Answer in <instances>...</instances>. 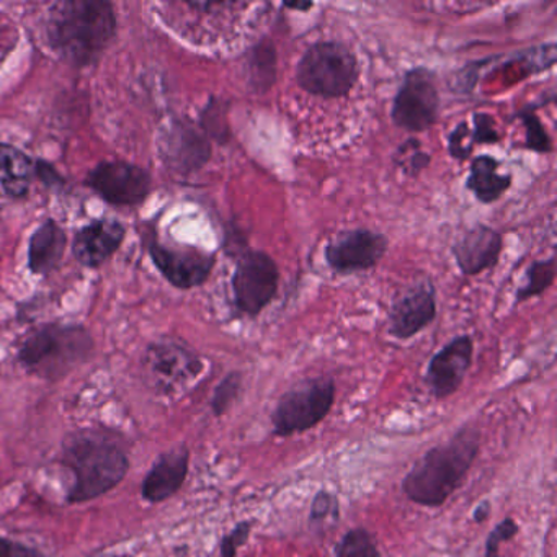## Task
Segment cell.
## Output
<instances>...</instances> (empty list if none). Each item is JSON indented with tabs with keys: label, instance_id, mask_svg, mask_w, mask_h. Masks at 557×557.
<instances>
[{
	"label": "cell",
	"instance_id": "34",
	"mask_svg": "<svg viewBox=\"0 0 557 557\" xmlns=\"http://www.w3.org/2000/svg\"><path fill=\"white\" fill-rule=\"evenodd\" d=\"M38 178L45 182L48 187H57V185H63V178L58 174L57 169L51 168L48 162L37 161V172H35Z\"/></svg>",
	"mask_w": 557,
	"mask_h": 557
},
{
	"label": "cell",
	"instance_id": "1",
	"mask_svg": "<svg viewBox=\"0 0 557 557\" xmlns=\"http://www.w3.org/2000/svg\"><path fill=\"white\" fill-rule=\"evenodd\" d=\"M115 35V9L106 0H63L48 12V44L73 66L97 63Z\"/></svg>",
	"mask_w": 557,
	"mask_h": 557
},
{
	"label": "cell",
	"instance_id": "25",
	"mask_svg": "<svg viewBox=\"0 0 557 557\" xmlns=\"http://www.w3.org/2000/svg\"><path fill=\"white\" fill-rule=\"evenodd\" d=\"M518 115H520L524 129H527L524 148L531 149V151L534 152H540V154H547V152L553 151V141H550L549 135H547L543 122L537 119L536 113L533 112V109L521 110Z\"/></svg>",
	"mask_w": 557,
	"mask_h": 557
},
{
	"label": "cell",
	"instance_id": "17",
	"mask_svg": "<svg viewBox=\"0 0 557 557\" xmlns=\"http://www.w3.org/2000/svg\"><path fill=\"white\" fill-rule=\"evenodd\" d=\"M188 469H190V451L187 446H178L162 453L143 479V498L151 504H161L174 497L184 487Z\"/></svg>",
	"mask_w": 557,
	"mask_h": 557
},
{
	"label": "cell",
	"instance_id": "19",
	"mask_svg": "<svg viewBox=\"0 0 557 557\" xmlns=\"http://www.w3.org/2000/svg\"><path fill=\"white\" fill-rule=\"evenodd\" d=\"M498 168L500 164L492 156L484 154L472 159L466 188L481 203L491 205L500 200L502 195L511 187L513 178L510 174H500Z\"/></svg>",
	"mask_w": 557,
	"mask_h": 557
},
{
	"label": "cell",
	"instance_id": "23",
	"mask_svg": "<svg viewBox=\"0 0 557 557\" xmlns=\"http://www.w3.org/2000/svg\"><path fill=\"white\" fill-rule=\"evenodd\" d=\"M554 278H556V259L549 257L547 260H536L528 267L524 285L518 288L515 299L517 302H524L527 299L540 296L553 285Z\"/></svg>",
	"mask_w": 557,
	"mask_h": 557
},
{
	"label": "cell",
	"instance_id": "29",
	"mask_svg": "<svg viewBox=\"0 0 557 557\" xmlns=\"http://www.w3.org/2000/svg\"><path fill=\"white\" fill-rule=\"evenodd\" d=\"M474 149V143H472L471 129L466 125L465 122L459 123L448 139V151L451 158L458 159V161H466L469 156L472 154Z\"/></svg>",
	"mask_w": 557,
	"mask_h": 557
},
{
	"label": "cell",
	"instance_id": "16",
	"mask_svg": "<svg viewBox=\"0 0 557 557\" xmlns=\"http://www.w3.org/2000/svg\"><path fill=\"white\" fill-rule=\"evenodd\" d=\"M125 224L116 220H97L77 231L73 256L81 265L97 269L109 262L125 240Z\"/></svg>",
	"mask_w": 557,
	"mask_h": 557
},
{
	"label": "cell",
	"instance_id": "10",
	"mask_svg": "<svg viewBox=\"0 0 557 557\" xmlns=\"http://www.w3.org/2000/svg\"><path fill=\"white\" fill-rule=\"evenodd\" d=\"M86 184L102 200L115 207L141 205L152 190L151 174L126 161L100 162L87 175Z\"/></svg>",
	"mask_w": 557,
	"mask_h": 557
},
{
	"label": "cell",
	"instance_id": "20",
	"mask_svg": "<svg viewBox=\"0 0 557 557\" xmlns=\"http://www.w3.org/2000/svg\"><path fill=\"white\" fill-rule=\"evenodd\" d=\"M0 172L5 194L12 198H24L30 190V177L37 172V161L15 146L0 143Z\"/></svg>",
	"mask_w": 557,
	"mask_h": 557
},
{
	"label": "cell",
	"instance_id": "31",
	"mask_svg": "<svg viewBox=\"0 0 557 557\" xmlns=\"http://www.w3.org/2000/svg\"><path fill=\"white\" fill-rule=\"evenodd\" d=\"M250 531H252V523L250 521H240L233 528L231 533L221 540L220 553L221 557H236L237 549L249 540Z\"/></svg>",
	"mask_w": 557,
	"mask_h": 557
},
{
	"label": "cell",
	"instance_id": "18",
	"mask_svg": "<svg viewBox=\"0 0 557 557\" xmlns=\"http://www.w3.org/2000/svg\"><path fill=\"white\" fill-rule=\"evenodd\" d=\"M67 236L54 220H47L32 234L28 243V269L34 275L48 276L61 265Z\"/></svg>",
	"mask_w": 557,
	"mask_h": 557
},
{
	"label": "cell",
	"instance_id": "9",
	"mask_svg": "<svg viewBox=\"0 0 557 557\" xmlns=\"http://www.w3.org/2000/svg\"><path fill=\"white\" fill-rule=\"evenodd\" d=\"M280 270L262 250H246L234 270V306L240 314L257 318L278 293Z\"/></svg>",
	"mask_w": 557,
	"mask_h": 557
},
{
	"label": "cell",
	"instance_id": "8",
	"mask_svg": "<svg viewBox=\"0 0 557 557\" xmlns=\"http://www.w3.org/2000/svg\"><path fill=\"white\" fill-rule=\"evenodd\" d=\"M440 115L438 81L426 67H413L404 76L394 97L391 119L397 128L423 133L435 125Z\"/></svg>",
	"mask_w": 557,
	"mask_h": 557
},
{
	"label": "cell",
	"instance_id": "24",
	"mask_svg": "<svg viewBox=\"0 0 557 557\" xmlns=\"http://www.w3.org/2000/svg\"><path fill=\"white\" fill-rule=\"evenodd\" d=\"M334 557H383L376 540L367 528H351L342 536L334 549Z\"/></svg>",
	"mask_w": 557,
	"mask_h": 557
},
{
	"label": "cell",
	"instance_id": "15",
	"mask_svg": "<svg viewBox=\"0 0 557 557\" xmlns=\"http://www.w3.org/2000/svg\"><path fill=\"white\" fill-rule=\"evenodd\" d=\"M504 249V237L487 224L466 230L453 244L451 253L462 275L474 276L497 265Z\"/></svg>",
	"mask_w": 557,
	"mask_h": 557
},
{
	"label": "cell",
	"instance_id": "14",
	"mask_svg": "<svg viewBox=\"0 0 557 557\" xmlns=\"http://www.w3.org/2000/svg\"><path fill=\"white\" fill-rule=\"evenodd\" d=\"M474 342L469 335H459L436 351L426 367L425 381L436 399L453 396L461 386L472 364Z\"/></svg>",
	"mask_w": 557,
	"mask_h": 557
},
{
	"label": "cell",
	"instance_id": "11",
	"mask_svg": "<svg viewBox=\"0 0 557 557\" xmlns=\"http://www.w3.org/2000/svg\"><path fill=\"white\" fill-rule=\"evenodd\" d=\"M149 257L156 269L172 286L194 289L205 285L216 265V257L197 247L178 246L152 239L148 246Z\"/></svg>",
	"mask_w": 557,
	"mask_h": 557
},
{
	"label": "cell",
	"instance_id": "27",
	"mask_svg": "<svg viewBox=\"0 0 557 557\" xmlns=\"http://www.w3.org/2000/svg\"><path fill=\"white\" fill-rule=\"evenodd\" d=\"M396 162L406 174L417 175L429 168L430 156L420 151L419 141H407L406 145L397 151Z\"/></svg>",
	"mask_w": 557,
	"mask_h": 557
},
{
	"label": "cell",
	"instance_id": "30",
	"mask_svg": "<svg viewBox=\"0 0 557 557\" xmlns=\"http://www.w3.org/2000/svg\"><path fill=\"white\" fill-rule=\"evenodd\" d=\"M517 521L513 518H505L502 520L494 530L491 531V534L487 536V541H485V557H502L498 556V546L505 541H510L511 537H515V534L518 533Z\"/></svg>",
	"mask_w": 557,
	"mask_h": 557
},
{
	"label": "cell",
	"instance_id": "28",
	"mask_svg": "<svg viewBox=\"0 0 557 557\" xmlns=\"http://www.w3.org/2000/svg\"><path fill=\"white\" fill-rule=\"evenodd\" d=\"M338 517V500L332 492L319 491L315 494L311 505V513H309V523L311 527H322L327 520H334Z\"/></svg>",
	"mask_w": 557,
	"mask_h": 557
},
{
	"label": "cell",
	"instance_id": "26",
	"mask_svg": "<svg viewBox=\"0 0 557 557\" xmlns=\"http://www.w3.org/2000/svg\"><path fill=\"white\" fill-rule=\"evenodd\" d=\"M240 387H243V374L239 371H233L218 384L213 399H211V409H213L214 416L221 417L230 412L231 407L239 397Z\"/></svg>",
	"mask_w": 557,
	"mask_h": 557
},
{
	"label": "cell",
	"instance_id": "33",
	"mask_svg": "<svg viewBox=\"0 0 557 557\" xmlns=\"http://www.w3.org/2000/svg\"><path fill=\"white\" fill-rule=\"evenodd\" d=\"M0 557H45V554L21 541L0 536Z\"/></svg>",
	"mask_w": 557,
	"mask_h": 557
},
{
	"label": "cell",
	"instance_id": "6",
	"mask_svg": "<svg viewBox=\"0 0 557 557\" xmlns=\"http://www.w3.org/2000/svg\"><path fill=\"white\" fill-rule=\"evenodd\" d=\"M335 403V383L331 376L309 377L295 384L280 397L272 413L276 436L298 435L318 426Z\"/></svg>",
	"mask_w": 557,
	"mask_h": 557
},
{
	"label": "cell",
	"instance_id": "13",
	"mask_svg": "<svg viewBox=\"0 0 557 557\" xmlns=\"http://www.w3.org/2000/svg\"><path fill=\"white\" fill-rule=\"evenodd\" d=\"M436 318V289L429 278L409 286L393 302L387 332L397 341H409L429 327Z\"/></svg>",
	"mask_w": 557,
	"mask_h": 557
},
{
	"label": "cell",
	"instance_id": "35",
	"mask_svg": "<svg viewBox=\"0 0 557 557\" xmlns=\"http://www.w3.org/2000/svg\"><path fill=\"white\" fill-rule=\"evenodd\" d=\"M488 515H491V504H488L487 500H484L475 507L472 517H474L475 523H482V521L487 520Z\"/></svg>",
	"mask_w": 557,
	"mask_h": 557
},
{
	"label": "cell",
	"instance_id": "32",
	"mask_svg": "<svg viewBox=\"0 0 557 557\" xmlns=\"http://www.w3.org/2000/svg\"><path fill=\"white\" fill-rule=\"evenodd\" d=\"M494 123V116L487 115V113H474V129L471 132L474 146L495 145L500 141Z\"/></svg>",
	"mask_w": 557,
	"mask_h": 557
},
{
	"label": "cell",
	"instance_id": "3",
	"mask_svg": "<svg viewBox=\"0 0 557 557\" xmlns=\"http://www.w3.org/2000/svg\"><path fill=\"white\" fill-rule=\"evenodd\" d=\"M61 461L74 478L67 492L70 504H86L109 494L129 471L126 449L99 430H81L67 436Z\"/></svg>",
	"mask_w": 557,
	"mask_h": 557
},
{
	"label": "cell",
	"instance_id": "21",
	"mask_svg": "<svg viewBox=\"0 0 557 557\" xmlns=\"http://www.w3.org/2000/svg\"><path fill=\"white\" fill-rule=\"evenodd\" d=\"M171 135V145H168V159L177 162L182 168L200 169L207 164L211 156L210 145L187 126H178Z\"/></svg>",
	"mask_w": 557,
	"mask_h": 557
},
{
	"label": "cell",
	"instance_id": "37",
	"mask_svg": "<svg viewBox=\"0 0 557 557\" xmlns=\"http://www.w3.org/2000/svg\"><path fill=\"white\" fill-rule=\"evenodd\" d=\"M106 557H120V556H106Z\"/></svg>",
	"mask_w": 557,
	"mask_h": 557
},
{
	"label": "cell",
	"instance_id": "2",
	"mask_svg": "<svg viewBox=\"0 0 557 557\" xmlns=\"http://www.w3.org/2000/svg\"><path fill=\"white\" fill-rule=\"evenodd\" d=\"M479 449L478 426H461L448 442L429 449L407 472L403 481L404 494L422 507H442L465 484Z\"/></svg>",
	"mask_w": 557,
	"mask_h": 557
},
{
	"label": "cell",
	"instance_id": "36",
	"mask_svg": "<svg viewBox=\"0 0 557 557\" xmlns=\"http://www.w3.org/2000/svg\"><path fill=\"white\" fill-rule=\"evenodd\" d=\"M285 8L289 9V11L308 12L314 8V4H311V2H295V4H285Z\"/></svg>",
	"mask_w": 557,
	"mask_h": 557
},
{
	"label": "cell",
	"instance_id": "4",
	"mask_svg": "<svg viewBox=\"0 0 557 557\" xmlns=\"http://www.w3.org/2000/svg\"><path fill=\"white\" fill-rule=\"evenodd\" d=\"M92 354L94 338L86 327L51 322L24 338L17 360L28 373L54 383L89 361Z\"/></svg>",
	"mask_w": 557,
	"mask_h": 557
},
{
	"label": "cell",
	"instance_id": "12",
	"mask_svg": "<svg viewBox=\"0 0 557 557\" xmlns=\"http://www.w3.org/2000/svg\"><path fill=\"white\" fill-rule=\"evenodd\" d=\"M389 240L371 230H351L337 234L325 246L324 259L335 273H357L374 269L386 256Z\"/></svg>",
	"mask_w": 557,
	"mask_h": 557
},
{
	"label": "cell",
	"instance_id": "5",
	"mask_svg": "<svg viewBox=\"0 0 557 557\" xmlns=\"http://www.w3.org/2000/svg\"><path fill=\"white\" fill-rule=\"evenodd\" d=\"M295 77L298 86L311 96L342 99L357 86L360 64L347 45L319 41L302 54Z\"/></svg>",
	"mask_w": 557,
	"mask_h": 557
},
{
	"label": "cell",
	"instance_id": "7",
	"mask_svg": "<svg viewBox=\"0 0 557 557\" xmlns=\"http://www.w3.org/2000/svg\"><path fill=\"white\" fill-rule=\"evenodd\" d=\"M149 386L162 396H172L194 383L205 364L194 350L172 338L152 342L143 357Z\"/></svg>",
	"mask_w": 557,
	"mask_h": 557
},
{
	"label": "cell",
	"instance_id": "22",
	"mask_svg": "<svg viewBox=\"0 0 557 557\" xmlns=\"http://www.w3.org/2000/svg\"><path fill=\"white\" fill-rule=\"evenodd\" d=\"M250 84L257 92L263 94L275 83L276 50L270 38H263L249 58Z\"/></svg>",
	"mask_w": 557,
	"mask_h": 557
}]
</instances>
